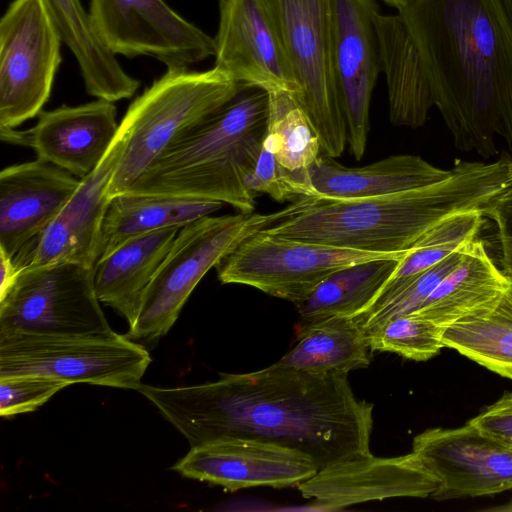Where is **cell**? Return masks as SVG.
I'll return each mask as SVG.
<instances>
[{"label":"cell","instance_id":"obj_1","mask_svg":"<svg viewBox=\"0 0 512 512\" xmlns=\"http://www.w3.org/2000/svg\"><path fill=\"white\" fill-rule=\"evenodd\" d=\"M221 376L176 388L142 384L138 391L191 447L253 438L302 451L319 469L371 453L373 404L354 394L347 374H312L276 362Z\"/></svg>","mask_w":512,"mask_h":512},{"label":"cell","instance_id":"obj_2","mask_svg":"<svg viewBox=\"0 0 512 512\" xmlns=\"http://www.w3.org/2000/svg\"><path fill=\"white\" fill-rule=\"evenodd\" d=\"M397 11L456 148L489 158L496 135L512 147V25L500 0H411Z\"/></svg>","mask_w":512,"mask_h":512},{"label":"cell","instance_id":"obj_3","mask_svg":"<svg viewBox=\"0 0 512 512\" xmlns=\"http://www.w3.org/2000/svg\"><path fill=\"white\" fill-rule=\"evenodd\" d=\"M512 184V157L457 161L452 174L402 192L352 199H298V208L263 232L375 253H406L429 230L464 212L482 211Z\"/></svg>","mask_w":512,"mask_h":512},{"label":"cell","instance_id":"obj_4","mask_svg":"<svg viewBox=\"0 0 512 512\" xmlns=\"http://www.w3.org/2000/svg\"><path fill=\"white\" fill-rule=\"evenodd\" d=\"M267 115L268 92L246 88L169 146L124 193L220 201L253 213L256 194L246 179L261 151Z\"/></svg>","mask_w":512,"mask_h":512},{"label":"cell","instance_id":"obj_5","mask_svg":"<svg viewBox=\"0 0 512 512\" xmlns=\"http://www.w3.org/2000/svg\"><path fill=\"white\" fill-rule=\"evenodd\" d=\"M246 88L216 67L206 71L167 68L123 116L128 124L127 139L108 196L123 194L169 146Z\"/></svg>","mask_w":512,"mask_h":512},{"label":"cell","instance_id":"obj_6","mask_svg":"<svg viewBox=\"0 0 512 512\" xmlns=\"http://www.w3.org/2000/svg\"><path fill=\"white\" fill-rule=\"evenodd\" d=\"M297 206L294 201L270 214L204 216L181 227L145 291L138 316L127 336L145 341L164 336L194 288L212 267L248 237L291 215Z\"/></svg>","mask_w":512,"mask_h":512},{"label":"cell","instance_id":"obj_7","mask_svg":"<svg viewBox=\"0 0 512 512\" xmlns=\"http://www.w3.org/2000/svg\"><path fill=\"white\" fill-rule=\"evenodd\" d=\"M267 15L296 78V97L324 154L339 157L346 122L333 67L334 0H257Z\"/></svg>","mask_w":512,"mask_h":512},{"label":"cell","instance_id":"obj_8","mask_svg":"<svg viewBox=\"0 0 512 512\" xmlns=\"http://www.w3.org/2000/svg\"><path fill=\"white\" fill-rule=\"evenodd\" d=\"M150 363L142 345L113 330L71 335L0 332V377L35 374L68 385L138 390Z\"/></svg>","mask_w":512,"mask_h":512},{"label":"cell","instance_id":"obj_9","mask_svg":"<svg viewBox=\"0 0 512 512\" xmlns=\"http://www.w3.org/2000/svg\"><path fill=\"white\" fill-rule=\"evenodd\" d=\"M406 253L368 252L261 230L241 242L216 268L222 283L251 286L297 305L337 270L369 260L403 257Z\"/></svg>","mask_w":512,"mask_h":512},{"label":"cell","instance_id":"obj_10","mask_svg":"<svg viewBox=\"0 0 512 512\" xmlns=\"http://www.w3.org/2000/svg\"><path fill=\"white\" fill-rule=\"evenodd\" d=\"M61 35L43 0H13L0 20V131L39 115L61 63Z\"/></svg>","mask_w":512,"mask_h":512},{"label":"cell","instance_id":"obj_11","mask_svg":"<svg viewBox=\"0 0 512 512\" xmlns=\"http://www.w3.org/2000/svg\"><path fill=\"white\" fill-rule=\"evenodd\" d=\"M110 331L95 292L94 268L74 263L26 267L0 297V332L71 335Z\"/></svg>","mask_w":512,"mask_h":512},{"label":"cell","instance_id":"obj_12","mask_svg":"<svg viewBox=\"0 0 512 512\" xmlns=\"http://www.w3.org/2000/svg\"><path fill=\"white\" fill-rule=\"evenodd\" d=\"M88 12L96 35L114 55L189 68L215 54L214 37L164 0H89Z\"/></svg>","mask_w":512,"mask_h":512},{"label":"cell","instance_id":"obj_13","mask_svg":"<svg viewBox=\"0 0 512 512\" xmlns=\"http://www.w3.org/2000/svg\"><path fill=\"white\" fill-rule=\"evenodd\" d=\"M128 132L122 118L109 149L44 232L14 259L26 267L74 263L94 268L101 254V232L111 198L110 182L120 162Z\"/></svg>","mask_w":512,"mask_h":512},{"label":"cell","instance_id":"obj_14","mask_svg":"<svg viewBox=\"0 0 512 512\" xmlns=\"http://www.w3.org/2000/svg\"><path fill=\"white\" fill-rule=\"evenodd\" d=\"M412 451L439 480L432 499L478 497L512 489V449L469 422L423 431L415 436Z\"/></svg>","mask_w":512,"mask_h":512},{"label":"cell","instance_id":"obj_15","mask_svg":"<svg viewBox=\"0 0 512 512\" xmlns=\"http://www.w3.org/2000/svg\"><path fill=\"white\" fill-rule=\"evenodd\" d=\"M374 0H334L333 67L346 122L347 143L356 160L365 153L372 91L381 72Z\"/></svg>","mask_w":512,"mask_h":512},{"label":"cell","instance_id":"obj_16","mask_svg":"<svg viewBox=\"0 0 512 512\" xmlns=\"http://www.w3.org/2000/svg\"><path fill=\"white\" fill-rule=\"evenodd\" d=\"M172 469L229 491L258 486L297 487L319 471L315 461L302 451L242 437L193 446Z\"/></svg>","mask_w":512,"mask_h":512},{"label":"cell","instance_id":"obj_17","mask_svg":"<svg viewBox=\"0 0 512 512\" xmlns=\"http://www.w3.org/2000/svg\"><path fill=\"white\" fill-rule=\"evenodd\" d=\"M438 478L413 451L396 457L371 453L328 465L297 488L316 508L338 510L353 504L395 497L426 498Z\"/></svg>","mask_w":512,"mask_h":512},{"label":"cell","instance_id":"obj_18","mask_svg":"<svg viewBox=\"0 0 512 512\" xmlns=\"http://www.w3.org/2000/svg\"><path fill=\"white\" fill-rule=\"evenodd\" d=\"M218 6L214 67L248 87L284 90L296 98L293 70L258 1L218 0Z\"/></svg>","mask_w":512,"mask_h":512},{"label":"cell","instance_id":"obj_19","mask_svg":"<svg viewBox=\"0 0 512 512\" xmlns=\"http://www.w3.org/2000/svg\"><path fill=\"white\" fill-rule=\"evenodd\" d=\"M114 102L97 99L78 106L41 111L25 131H1L4 141L30 147L37 159L79 179L102 160L119 129Z\"/></svg>","mask_w":512,"mask_h":512},{"label":"cell","instance_id":"obj_20","mask_svg":"<svg viewBox=\"0 0 512 512\" xmlns=\"http://www.w3.org/2000/svg\"><path fill=\"white\" fill-rule=\"evenodd\" d=\"M80 179L36 158L0 173V251L12 260L35 241L77 190Z\"/></svg>","mask_w":512,"mask_h":512},{"label":"cell","instance_id":"obj_21","mask_svg":"<svg viewBox=\"0 0 512 512\" xmlns=\"http://www.w3.org/2000/svg\"><path fill=\"white\" fill-rule=\"evenodd\" d=\"M420 156L393 155L362 167H346L326 154L308 168L315 196L352 199L379 196L424 187L448 178Z\"/></svg>","mask_w":512,"mask_h":512},{"label":"cell","instance_id":"obj_22","mask_svg":"<svg viewBox=\"0 0 512 512\" xmlns=\"http://www.w3.org/2000/svg\"><path fill=\"white\" fill-rule=\"evenodd\" d=\"M381 72L388 91L389 118L397 126H422L435 106L418 47L400 14L375 15Z\"/></svg>","mask_w":512,"mask_h":512},{"label":"cell","instance_id":"obj_23","mask_svg":"<svg viewBox=\"0 0 512 512\" xmlns=\"http://www.w3.org/2000/svg\"><path fill=\"white\" fill-rule=\"evenodd\" d=\"M179 230L169 227L134 236L98 259L94 267L96 295L129 326L134 324L145 291Z\"/></svg>","mask_w":512,"mask_h":512},{"label":"cell","instance_id":"obj_24","mask_svg":"<svg viewBox=\"0 0 512 512\" xmlns=\"http://www.w3.org/2000/svg\"><path fill=\"white\" fill-rule=\"evenodd\" d=\"M511 282L495 266L484 243L474 239L466 245L457 266L413 313L446 328L493 304Z\"/></svg>","mask_w":512,"mask_h":512},{"label":"cell","instance_id":"obj_25","mask_svg":"<svg viewBox=\"0 0 512 512\" xmlns=\"http://www.w3.org/2000/svg\"><path fill=\"white\" fill-rule=\"evenodd\" d=\"M62 41L73 53L88 94L111 102L132 97L139 81L120 66L96 35L81 0H43Z\"/></svg>","mask_w":512,"mask_h":512},{"label":"cell","instance_id":"obj_26","mask_svg":"<svg viewBox=\"0 0 512 512\" xmlns=\"http://www.w3.org/2000/svg\"><path fill=\"white\" fill-rule=\"evenodd\" d=\"M362 319L333 316L298 327L297 342L277 363L312 374H348L371 360Z\"/></svg>","mask_w":512,"mask_h":512},{"label":"cell","instance_id":"obj_27","mask_svg":"<svg viewBox=\"0 0 512 512\" xmlns=\"http://www.w3.org/2000/svg\"><path fill=\"white\" fill-rule=\"evenodd\" d=\"M224 203L152 195L120 194L106 211L101 232V254L107 255L124 241L154 230L183 227L221 209Z\"/></svg>","mask_w":512,"mask_h":512},{"label":"cell","instance_id":"obj_28","mask_svg":"<svg viewBox=\"0 0 512 512\" xmlns=\"http://www.w3.org/2000/svg\"><path fill=\"white\" fill-rule=\"evenodd\" d=\"M403 257L369 260L329 275L295 305L301 319L299 327L333 316L367 312Z\"/></svg>","mask_w":512,"mask_h":512},{"label":"cell","instance_id":"obj_29","mask_svg":"<svg viewBox=\"0 0 512 512\" xmlns=\"http://www.w3.org/2000/svg\"><path fill=\"white\" fill-rule=\"evenodd\" d=\"M445 347L512 380V282L490 306L444 328Z\"/></svg>","mask_w":512,"mask_h":512},{"label":"cell","instance_id":"obj_30","mask_svg":"<svg viewBox=\"0 0 512 512\" xmlns=\"http://www.w3.org/2000/svg\"><path fill=\"white\" fill-rule=\"evenodd\" d=\"M263 142L278 162L294 172L306 171L321 151L319 137L306 112L289 92H268V115Z\"/></svg>","mask_w":512,"mask_h":512},{"label":"cell","instance_id":"obj_31","mask_svg":"<svg viewBox=\"0 0 512 512\" xmlns=\"http://www.w3.org/2000/svg\"><path fill=\"white\" fill-rule=\"evenodd\" d=\"M483 217L482 211L464 212L429 230L401 259L374 304L396 293L451 253L476 239Z\"/></svg>","mask_w":512,"mask_h":512},{"label":"cell","instance_id":"obj_32","mask_svg":"<svg viewBox=\"0 0 512 512\" xmlns=\"http://www.w3.org/2000/svg\"><path fill=\"white\" fill-rule=\"evenodd\" d=\"M444 328L414 313L397 316L368 333L371 351L396 353L414 361L438 355L444 343Z\"/></svg>","mask_w":512,"mask_h":512},{"label":"cell","instance_id":"obj_33","mask_svg":"<svg viewBox=\"0 0 512 512\" xmlns=\"http://www.w3.org/2000/svg\"><path fill=\"white\" fill-rule=\"evenodd\" d=\"M466 245L451 253L396 293L374 304L367 312L360 314L366 335L391 318L418 310L436 286L460 262Z\"/></svg>","mask_w":512,"mask_h":512},{"label":"cell","instance_id":"obj_34","mask_svg":"<svg viewBox=\"0 0 512 512\" xmlns=\"http://www.w3.org/2000/svg\"><path fill=\"white\" fill-rule=\"evenodd\" d=\"M246 186L253 193L268 194L278 202H294L315 196L308 170L294 172L286 169L263 141L257 163L246 179Z\"/></svg>","mask_w":512,"mask_h":512},{"label":"cell","instance_id":"obj_35","mask_svg":"<svg viewBox=\"0 0 512 512\" xmlns=\"http://www.w3.org/2000/svg\"><path fill=\"white\" fill-rule=\"evenodd\" d=\"M66 386L62 380L35 374L0 377V416L34 411Z\"/></svg>","mask_w":512,"mask_h":512},{"label":"cell","instance_id":"obj_36","mask_svg":"<svg viewBox=\"0 0 512 512\" xmlns=\"http://www.w3.org/2000/svg\"><path fill=\"white\" fill-rule=\"evenodd\" d=\"M468 422L483 434L512 449V392H505Z\"/></svg>","mask_w":512,"mask_h":512},{"label":"cell","instance_id":"obj_37","mask_svg":"<svg viewBox=\"0 0 512 512\" xmlns=\"http://www.w3.org/2000/svg\"><path fill=\"white\" fill-rule=\"evenodd\" d=\"M498 229L504 273L512 280V184L483 210Z\"/></svg>","mask_w":512,"mask_h":512},{"label":"cell","instance_id":"obj_38","mask_svg":"<svg viewBox=\"0 0 512 512\" xmlns=\"http://www.w3.org/2000/svg\"><path fill=\"white\" fill-rule=\"evenodd\" d=\"M0 270H1V283H0V297H2L11 287L17 271L13 264V260L0 251Z\"/></svg>","mask_w":512,"mask_h":512},{"label":"cell","instance_id":"obj_39","mask_svg":"<svg viewBox=\"0 0 512 512\" xmlns=\"http://www.w3.org/2000/svg\"><path fill=\"white\" fill-rule=\"evenodd\" d=\"M382 1L398 10L399 8L406 5L411 0H382Z\"/></svg>","mask_w":512,"mask_h":512}]
</instances>
